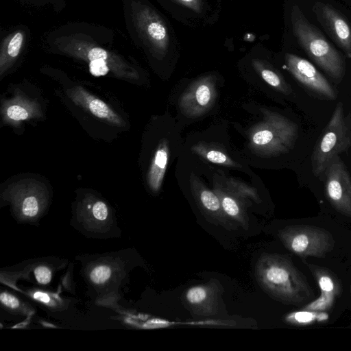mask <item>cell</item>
I'll return each instance as SVG.
<instances>
[{"label":"cell","mask_w":351,"mask_h":351,"mask_svg":"<svg viewBox=\"0 0 351 351\" xmlns=\"http://www.w3.org/2000/svg\"><path fill=\"white\" fill-rule=\"evenodd\" d=\"M46 46L54 54L84 63L95 77L110 75L126 81L139 78L129 56L117 47L114 32L110 29L87 22H69L49 32Z\"/></svg>","instance_id":"cell-1"},{"label":"cell","mask_w":351,"mask_h":351,"mask_svg":"<svg viewBox=\"0 0 351 351\" xmlns=\"http://www.w3.org/2000/svg\"><path fill=\"white\" fill-rule=\"evenodd\" d=\"M255 276L268 295L283 304L303 306L314 298L306 278L286 255H261L256 265Z\"/></svg>","instance_id":"cell-2"},{"label":"cell","mask_w":351,"mask_h":351,"mask_svg":"<svg viewBox=\"0 0 351 351\" xmlns=\"http://www.w3.org/2000/svg\"><path fill=\"white\" fill-rule=\"evenodd\" d=\"M291 23L293 33L304 52L334 82L339 84L346 73L342 55L298 5L292 8Z\"/></svg>","instance_id":"cell-3"},{"label":"cell","mask_w":351,"mask_h":351,"mask_svg":"<svg viewBox=\"0 0 351 351\" xmlns=\"http://www.w3.org/2000/svg\"><path fill=\"white\" fill-rule=\"evenodd\" d=\"M351 147V114L344 113L338 102L332 114L318 138L311 156V171L319 179L330 161Z\"/></svg>","instance_id":"cell-4"},{"label":"cell","mask_w":351,"mask_h":351,"mask_svg":"<svg viewBox=\"0 0 351 351\" xmlns=\"http://www.w3.org/2000/svg\"><path fill=\"white\" fill-rule=\"evenodd\" d=\"M278 236L285 247L303 261L308 257L323 258L335 245L328 230L311 225L287 226L278 231Z\"/></svg>","instance_id":"cell-5"},{"label":"cell","mask_w":351,"mask_h":351,"mask_svg":"<svg viewBox=\"0 0 351 351\" xmlns=\"http://www.w3.org/2000/svg\"><path fill=\"white\" fill-rule=\"evenodd\" d=\"M323 178L326 196L331 206L351 217V176L339 156L330 161Z\"/></svg>","instance_id":"cell-6"},{"label":"cell","mask_w":351,"mask_h":351,"mask_svg":"<svg viewBox=\"0 0 351 351\" xmlns=\"http://www.w3.org/2000/svg\"><path fill=\"white\" fill-rule=\"evenodd\" d=\"M287 68L306 91L319 99L333 101L336 89L308 60L294 54H287Z\"/></svg>","instance_id":"cell-7"},{"label":"cell","mask_w":351,"mask_h":351,"mask_svg":"<svg viewBox=\"0 0 351 351\" xmlns=\"http://www.w3.org/2000/svg\"><path fill=\"white\" fill-rule=\"evenodd\" d=\"M223 287L217 279L187 289L182 295L184 306L193 315L208 317L219 310Z\"/></svg>","instance_id":"cell-8"},{"label":"cell","mask_w":351,"mask_h":351,"mask_svg":"<svg viewBox=\"0 0 351 351\" xmlns=\"http://www.w3.org/2000/svg\"><path fill=\"white\" fill-rule=\"evenodd\" d=\"M313 10L330 38L351 59V25L346 18L331 5L322 2L315 3Z\"/></svg>","instance_id":"cell-9"},{"label":"cell","mask_w":351,"mask_h":351,"mask_svg":"<svg viewBox=\"0 0 351 351\" xmlns=\"http://www.w3.org/2000/svg\"><path fill=\"white\" fill-rule=\"evenodd\" d=\"M309 271L315 278L319 290L320 295L302 306V309L328 311L330 310L337 298L342 293V285L337 276L329 269L306 263Z\"/></svg>","instance_id":"cell-10"},{"label":"cell","mask_w":351,"mask_h":351,"mask_svg":"<svg viewBox=\"0 0 351 351\" xmlns=\"http://www.w3.org/2000/svg\"><path fill=\"white\" fill-rule=\"evenodd\" d=\"M1 115L4 124L16 127L25 121L43 117L38 101L20 91L1 102Z\"/></svg>","instance_id":"cell-11"},{"label":"cell","mask_w":351,"mask_h":351,"mask_svg":"<svg viewBox=\"0 0 351 351\" xmlns=\"http://www.w3.org/2000/svg\"><path fill=\"white\" fill-rule=\"evenodd\" d=\"M68 95L78 106L92 115L112 125H125L122 117L108 104L91 94L81 86H75L68 90Z\"/></svg>","instance_id":"cell-12"},{"label":"cell","mask_w":351,"mask_h":351,"mask_svg":"<svg viewBox=\"0 0 351 351\" xmlns=\"http://www.w3.org/2000/svg\"><path fill=\"white\" fill-rule=\"evenodd\" d=\"M43 189V184L38 180L29 178L19 180L9 188L10 192L18 199L23 214L29 217L38 213Z\"/></svg>","instance_id":"cell-13"},{"label":"cell","mask_w":351,"mask_h":351,"mask_svg":"<svg viewBox=\"0 0 351 351\" xmlns=\"http://www.w3.org/2000/svg\"><path fill=\"white\" fill-rule=\"evenodd\" d=\"M27 29L17 27L2 39L0 47V77L2 79L22 54L27 41Z\"/></svg>","instance_id":"cell-14"},{"label":"cell","mask_w":351,"mask_h":351,"mask_svg":"<svg viewBox=\"0 0 351 351\" xmlns=\"http://www.w3.org/2000/svg\"><path fill=\"white\" fill-rule=\"evenodd\" d=\"M218 197L222 209L228 219L237 226H239L245 230H248L249 219L239 200L226 193H220Z\"/></svg>","instance_id":"cell-15"},{"label":"cell","mask_w":351,"mask_h":351,"mask_svg":"<svg viewBox=\"0 0 351 351\" xmlns=\"http://www.w3.org/2000/svg\"><path fill=\"white\" fill-rule=\"evenodd\" d=\"M168 160V152L165 145H161L154 154L151 165L147 181L149 187L154 191H158L161 185Z\"/></svg>","instance_id":"cell-16"},{"label":"cell","mask_w":351,"mask_h":351,"mask_svg":"<svg viewBox=\"0 0 351 351\" xmlns=\"http://www.w3.org/2000/svg\"><path fill=\"white\" fill-rule=\"evenodd\" d=\"M327 311H317L302 309L290 312L284 318L286 323L297 326H306L322 324L329 319Z\"/></svg>","instance_id":"cell-17"},{"label":"cell","mask_w":351,"mask_h":351,"mask_svg":"<svg viewBox=\"0 0 351 351\" xmlns=\"http://www.w3.org/2000/svg\"><path fill=\"white\" fill-rule=\"evenodd\" d=\"M263 80L271 86L276 88L285 93L291 92L289 87L285 84L284 80L273 71L264 69L261 72Z\"/></svg>","instance_id":"cell-18"},{"label":"cell","mask_w":351,"mask_h":351,"mask_svg":"<svg viewBox=\"0 0 351 351\" xmlns=\"http://www.w3.org/2000/svg\"><path fill=\"white\" fill-rule=\"evenodd\" d=\"M110 268L106 265L95 267L90 273L91 280L96 284L106 282L110 276Z\"/></svg>","instance_id":"cell-19"},{"label":"cell","mask_w":351,"mask_h":351,"mask_svg":"<svg viewBox=\"0 0 351 351\" xmlns=\"http://www.w3.org/2000/svg\"><path fill=\"white\" fill-rule=\"evenodd\" d=\"M197 102L200 106H206L211 98V92L209 86L206 84L199 86L195 92Z\"/></svg>","instance_id":"cell-20"},{"label":"cell","mask_w":351,"mask_h":351,"mask_svg":"<svg viewBox=\"0 0 351 351\" xmlns=\"http://www.w3.org/2000/svg\"><path fill=\"white\" fill-rule=\"evenodd\" d=\"M92 213L96 219L104 221L108 217V209L104 202L97 200L93 202Z\"/></svg>","instance_id":"cell-21"},{"label":"cell","mask_w":351,"mask_h":351,"mask_svg":"<svg viewBox=\"0 0 351 351\" xmlns=\"http://www.w3.org/2000/svg\"><path fill=\"white\" fill-rule=\"evenodd\" d=\"M35 277L37 281L40 284H47L50 282L51 274L50 270L46 267H38L34 271Z\"/></svg>","instance_id":"cell-22"},{"label":"cell","mask_w":351,"mask_h":351,"mask_svg":"<svg viewBox=\"0 0 351 351\" xmlns=\"http://www.w3.org/2000/svg\"><path fill=\"white\" fill-rule=\"evenodd\" d=\"M206 158L211 162L217 164H228V159L222 152L215 150H210L206 153Z\"/></svg>","instance_id":"cell-23"},{"label":"cell","mask_w":351,"mask_h":351,"mask_svg":"<svg viewBox=\"0 0 351 351\" xmlns=\"http://www.w3.org/2000/svg\"><path fill=\"white\" fill-rule=\"evenodd\" d=\"M36 5H51L55 9L61 10L65 6L64 0H25Z\"/></svg>","instance_id":"cell-24"},{"label":"cell","mask_w":351,"mask_h":351,"mask_svg":"<svg viewBox=\"0 0 351 351\" xmlns=\"http://www.w3.org/2000/svg\"><path fill=\"white\" fill-rule=\"evenodd\" d=\"M0 300L2 304L10 308H16L19 305V302L16 298L8 293L3 292L0 295Z\"/></svg>","instance_id":"cell-25"},{"label":"cell","mask_w":351,"mask_h":351,"mask_svg":"<svg viewBox=\"0 0 351 351\" xmlns=\"http://www.w3.org/2000/svg\"><path fill=\"white\" fill-rule=\"evenodd\" d=\"M34 298L43 302H49L50 301L49 295L42 292H36L34 294Z\"/></svg>","instance_id":"cell-26"},{"label":"cell","mask_w":351,"mask_h":351,"mask_svg":"<svg viewBox=\"0 0 351 351\" xmlns=\"http://www.w3.org/2000/svg\"><path fill=\"white\" fill-rule=\"evenodd\" d=\"M182 1H184V2H191L193 1V0H182Z\"/></svg>","instance_id":"cell-27"},{"label":"cell","mask_w":351,"mask_h":351,"mask_svg":"<svg viewBox=\"0 0 351 351\" xmlns=\"http://www.w3.org/2000/svg\"><path fill=\"white\" fill-rule=\"evenodd\" d=\"M350 295H351V284H350Z\"/></svg>","instance_id":"cell-28"},{"label":"cell","mask_w":351,"mask_h":351,"mask_svg":"<svg viewBox=\"0 0 351 351\" xmlns=\"http://www.w3.org/2000/svg\"><path fill=\"white\" fill-rule=\"evenodd\" d=\"M350 1H351V0H350Z\"/></svg>","instance_id":"cell-29"}]
</instances>
